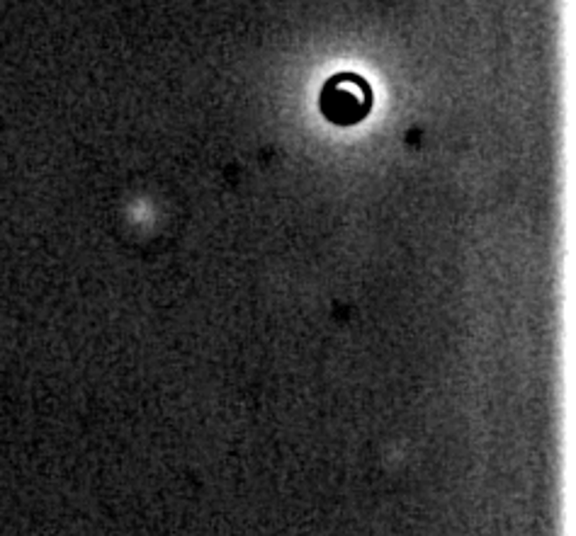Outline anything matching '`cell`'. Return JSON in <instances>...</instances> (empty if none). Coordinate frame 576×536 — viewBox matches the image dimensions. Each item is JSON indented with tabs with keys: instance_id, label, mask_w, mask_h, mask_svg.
<instances>
[{
	"instance_id": "cell-1",
	"label": "cell",
	"mask_w": 576,
	"mask_h": 536,
	"mask_svg": "<svg viewBox=\"0 0 576 536\" xmlns=\"http://www.w3.org/2000/svg\"><path fill=\"white\" fill-rule=\"evenodd\" d=\"M372 110V88L355 73H338L321 90V112L331 124L353 126Z\"/></svg>"
}]
</instances>
